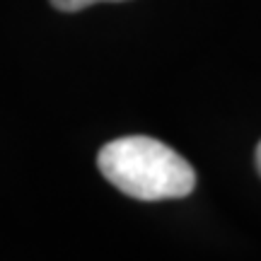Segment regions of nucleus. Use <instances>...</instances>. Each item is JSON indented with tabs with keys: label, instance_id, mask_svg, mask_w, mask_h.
I'll return each mask as SVG.
<instances>
[{
	"label": "nucleus",
	"instance_id": "1",
	"mask_svg": "<svg viewBox=\"0 0 261 261\" xmlns=\"http://www.w3.org/2000/svg\"><path fill=\"white\" fill-rule=\"evenodd\" d=\"M104 179L138 201L184 198L196 187V172L177 150L148 136L107 143L97 155Z\"/></svg>",
	"mask_w": 261,
	"mask_h": 261
},
{
	"label": "nucleus",
	"instance_id": "3",
	"mask_svg": "<svg viewBox=\"0 0 261 261\" xmlns=\"http://www.w3.org/2000/svg\"><path fill=\"white\" fill-rule=\"evenodd\" d=\"M256 169H259V174H261V143L256 145Z\"/></svg>",
	"mask_w": 261,
	"mask_h": 261
},
{
	"label": "nucleus",
	"instance_id": "2",
	"mask_svg": "<svg viewBox=\"0 0 261 261\" xmlns=\"http://www.w3.org/2000/svg\"><path fill=\"white\" fill-rule=\"evenodd\" d=\"M94 3H121V0H51V5L56 10H63V12H77V10L90 8Z\"/></svg>",
	"mask_w": 261,
	"mask_h": 261
}]
</instances>
